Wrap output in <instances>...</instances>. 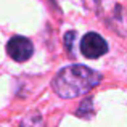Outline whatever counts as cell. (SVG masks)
<instances>
[{
    "instance_id": "obj_1",
    "label": "cell",
    "mask_w": 127,
    "mask_h": 127,
    "mask_svg": "<svg viewBox=\"0 0 127 127\" xmlns=\"http://www.w3.org/2000/svg\"><path fill=\"white\" fill-rule=\"evenodd\" d=\"M101 72L84 64H69L56 72L52 81V89L61 98H76L89 93L101 82Z\"/></svg>"
},
{
    "instance_id": "obj_2",
    "label": "cell",
    "mask_w": 127,
    "mask_h": 127,
    "mask_svg": "<svg viewBox=\"0 0 127 127\" xmlns=\"http://www.w3.org/2000/svg\"><path fill=\"white\" fill-rule=\"evenodd\" d=\"M6 53L11 60L18 63H24L34 53V45L29 40L28 37H23V35H15L11 37L6 43Z\"/></svg>"
},
{
    "instance_id": "obj_3",
    "label": "cell",
    "mask_w": 127,
    "mask_h": 127,
    "mask_svg": "<svg viewBox=\"0 0 127 127\" xmlns=\"http://www.w3.org/2000/svg\"><path fill=\"white\" fill-rule=\"evenodd\" d=\"M81 52L85 58L96 60L108 52V43L96 32H87L81 40Z\"/></svg>"
},
{
    "instance_id": "obj_4",
    "label": "cell",
    "mask_w": 127,
    "mask_h": 127,
    "mask_svg": "<svg viewBox=\"0 0 127 127\" xmlns=\"http://www.w3.org/2000/svg\"><path fill=\"white\" fill-rule=\"evenodd\" d=\"M19 127H45L43 126V119L39 113H34V114L26 116L24 119L21 121Z\"/></svg>"
},
{
    "instance_id": "obj_5",
    "label": "cell",
    "mask_w": 127,
    "mask_h": 127,
    "mask_svg": "<svg viewBox=\"0 0 127 127\" xmlns=\"http://www.w3.org/2000/svg\"><path fill=\"white\" fill-rule=\"evenodd\" d=\"M72 39H74V32L72 31L66 32V45H68V50H71V40Z\"/></svg>"
}]
</instances>
